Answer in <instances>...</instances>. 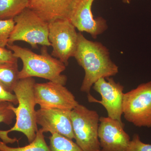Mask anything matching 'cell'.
<instances>
[{"label":"cell","instance_id":"6da1fadb","mask_svg":"<svg viewBox=\"0 0 151 151\" xmlns=\"http://www.w3.org/2000/svg\"><path fill=\"white\" fill-rule=\"evenodd\" d=\"M78 34L74 57L85 71L80 91L89 96L91 88L97 80L116 75L119 67L112 61L109 50L103 44L87 39L81 32Z\"/></svg>","mask_w":151,"mask_h":151},{"label":"cell","instance_id":"7a4b0ae2","mask_svg":"<svg viewBox=\"0 0 151 151\" xmlns=\"http://www.w3.org/2000/svg\"><path fill=\"white\" fill-rule=\"evenodd\" d=\"M35 84L34 78L30 77L19 80L13 90L16 96L18 106L15 107L13 104L10 108L15 115L16 121L12 128L7 131L0 130V138L7 144L13 143L17 139H11L8 134L12 132H21L31 143L35 139L38 130L37 124L36 103L34 88Z\"/></svg>","mask_w":151,"mask_h":151},{"label":"cell","instance_id":"3957f363","mask_svg":"<svg viewBox=\"0 0 151 151\" xmlns=\"http://www.w3.org/2000/svg\"><path fill=\"white\" fill-rule=\"evenodd\" d=\"M6 47L22 62V68L19 71V79L37 77L63 85L66 84L67 76L61 74L66 65L49 54L46 46L42 47L40 54L14 44H7Z\"/></svg>","mask_w":151,"mask_h":151},{"label":"cell","instance_id":"277c9868","mask_svg":"<svg viewBox=\"0 0 151 151\" xmlns=\"http://www.w3.org/2000/svg\"><path fill=\"white\" fill-rule=\"evenodd\" d=\"M14 27L9 38V45L15 42H25L32 48L38 45L51 46L48 39V23L44 21L30 9H25L14 19Z\"/></svg>","mask_w":151,"mask_h":151},{"label":"cell","instance_id":"5b68a950","mask_svg":"<svg viewBox=\"0 0 151 151\" xmlns=\"http://www.w3.org/2000/svg\"><path fill=\"white\" fill-rule=\"evenodd\" d=\"M76 143L84 151H100V116L95 111L78 104L70 112Z\"/></svg>","mask_w":151,"mask_h":151},{"label":"cell","instance_id":"8992f818","mask_svg":"<svg viewBox=\"0 0 151 151\" xmlns=\"http://www.w3.org/2000/svg\"><path fill=\"white\" fill-rule=\"evenodd\" d=\"M123 115L138 127H151V81L124 93Z\"/></svg>","mask_w":151,"mask_h":151},{"label":"cell","instance_id":"52a82bcc","mask_svg":"<svg viewBox=\"0 0 151 151\" xmlns=\"http://www.w3.org/2000/svg\"><path fill=\"white\" fill-rule=\"evenodd\" d=\"M48 39L52 47L51 55L66 66L68 60L75 55L78 34L76 27L68 19H58L48 23Z\"/></svg>","mask_w":151,"mask_h":151},{"label":"cell","instance_id":"ba28073f","mask_svg":"<svg viewBox=\"0 0 151 151\" xmlns=\"http://www.w3.org/2000/svg\"><path fill=\"white\" fill-rule=\"evenodd\" d=\"M34 92L36 103L40 108L71 111L79 104L64 85L52 81L35 83Z\"/></svg>","mask_w":151,"mask_h":151},{"label":"cell","instance_id":"9c48e42d","mask_svg":"<svg viewBox=\"0 0 151 151\" xmlns=\"http://www.w3.org/2000/svg\"><path fill=\"white\" fill-rule=\"evenodd\" d=\"M92 86L102 99L98 100L91 95L87 96L88 101L101 104L106 109L108 117L122 122L124 86L111 77L100 78Z\"/></svg>","mask_w":151,"mask_h":151},{"label":"cell","instance_id":"30bf717a","mask_svg":"<svg viewBox=\"0 0 151 151\" xmlns=\"http://www.w3.org/2000/svg\"><path fill=\"white\" fill-rule=\"evenodd\" d=\"M94 0H75L68 19L80 32H86L96 39L108 29L102 17L94 18L92 11Z\"/></svg>","mask_w":151,"mask_h":151},{"label":"cell","instance_id":"8fae6325","mask_svg":"<svg viewBox=\"0 0 151 151\" xmlns=\"http://www.w3.org/2000/svg\"><path fill=\"white\" fill-rule=\"evenodd\" d=\"M124 124L109 117H101L98 129L100 151H127L131 139Z\"/></svg>","mask_w":151,"mask_h":151},{"label":"cell","instance_id":"7c38bea8","mask_svg":"<svg viewBox=\"0 0 151 151\" xmlns=\"http://www.w3.org/2000/svg\"><path fill=\"white\" fill-rule=\"evenodd\" d=\"M68 110L40 108L36 111L37 124L43 133H57L74 139L70 112Z\"/></svg>","mask_w":151,"mask_h":151},{"label":"cell","instance_id":"4fadbf2b","mask_svg":"<svg viewBox=\"0 0 151 151\" xmlns=\"http://www.w3.org/2000/svg\"><path fill=\"white\" fill-rule=\"evenodd\" d=\"M75 0H29L28 8L44 21L68 19Z\"/></svg>","mask_w":151,"mask_h":151},{"label":"cell","instance_id":"5bb4252c","mask_svg":"<svg viewBox=\"0 0 151 151\" xmlns=\"http://www.w3.org/2000/svg\"><path fill=\"white\" fill-rule=\"evenodd\" d=\"M17 62L0 63V85L8 92L13 93L19 80Z\"/></svg>","mask_w":151,"mask_h":151},{"label":"cell","instance_id":"9a60e30c","mask_svg":"<svg viewBox=\"0 0 151 151\" xmlns=\"http://www.w3.org/2000/svg\"><path fill=\"white\" fill-rule=\"evenodd\" d=\"M29 6V0H0V20L12 19Z\"/></svg>","mask_w":151,"mask_h":151},{"label":"cell","instance_id":"2e32d148","mask_svg":"<svg viewBox=\"0 0 151 151\" xmlns=\"http://www.w3.org/2000/svg\"><path fill=\"white\" fill-rule=\"evenodd\" d=\"M0 151H51L45 141L41 129L38 130L33 141L27 145L18 147H12L0 141Z\"/></svg>","mask_w":151,"mask_h":151},{"label":"cell","instance_id":"e0dca14e","mask_svg":"<svg viewBox=\"0 0 151 151\" xmlns=\"http://www.w3.org/2000/svg\"><path fill=\"white\" fill-rule=\"evenodd\" d=\"M51 151H84L72 140L55 133L49 138Z\"/></svg>","mask_w":151,"mask_h":151},{"label":"cell","instance_id":"ac0fdd59","mask_svg":"<svg viewBox=\"0 0 151 151\" xmlns=\"http://www.w3.org/2000/svg\"><path fill=\"white\" fill-rule=\"evenodd\" d=\"M15 23L14 19L0 20V47H5L12 32Z\"/></svg>","mask_w":151,"mask_h":151},{"label":"cell","instance_id":"d6986e66","mask_svg":"<svg viewBox=\"0 0 151 151\" xmlns=\"http://www.w3.org/2000/svg\"><path fill=\"white\" fill-rule=\"evenodd\" d=\"M12 104L9 102H4L0 104V123L8 125L12 123L15 115L10 108Z\"/></svg>","mask_w":151,"mask_h":151},{"label":"cell","instance_id":"ffe728a7","mask_svg":"<svg viewBox=\"0 0 151 151\" xmlns=\"http://www.w3.org/2000/svg\"><path fill=\"white\" fill-rule=\"evenodd\" d=\"M127 151H151V145L143 143L139 135L134 134Z\"/></svg>","mask_w":151,"mask_h":151},{"label":"cell","instance_id":"44dd1931","mask_svg":"<svg viewBox=\"0 0 151 151\" xmlns=\"http://www.w3.org/2000/svg\"><path fill=\"white\" fill-rule=\"evenodd\" d=\"M4 102H9L14 105L18 104L15 94L14 93L8 92L0 85V104Z\"/></svg>","mask_w":151,"mask_h":151},{"label":"cell","instance_id":"7402d4cb","mask_svg":"<svg viewBox=\"0 0 151 151\" xmlns=\"http://www.w3.org/2000/svg\"><path fill=\"white\" fill-rule=\"evenodd\" d=\"M18 58L8 49L0 47V63L17 62Z\"/></svg>","mask_w":151,"mask_h":151},{"label":"cell","instance_id":"603a6c76","mask_svg":"<svg viewBox=\"0 0 151 151\" xmlns=\"http://www.w3.org/2000/svg\"><path fill=\"white\" fill-rule=\"evenodd\" d=\"M122 1H123V2L125 3V4H129L131 2L132 0H122Z\"/></svg>","mask_w":151,"mask_h":151}]
</instances>
